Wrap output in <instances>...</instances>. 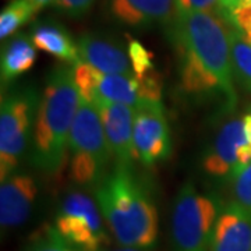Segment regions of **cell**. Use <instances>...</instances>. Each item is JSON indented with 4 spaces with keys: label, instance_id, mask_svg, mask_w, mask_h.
Masks as SVG:
<instances>
[{
    "label": "cell",
    "instance_id": "cell-22",
    "mask_svg": "<svg viewBox=\"0 0 251 251\" xmlns=\"http://www.w3.org/2000/svg\"><path fill=\"white\" fill-rule=\"evenodd\" d=\"M232 184L234 202L251 211V162L234 175Z\"/></svg>",
    "mask_w": 251,
    "mask_h": 251
},
{
    "label": "cell",
    "instance_id": "cell-7",
    "mask_svg": "<svg viewBox=\"0 0 251 251\" xmlns=\"http://www.w3.org/2000/svg\"><path fill=\"white\" fill-rule=\"evenodd\" d=\"M97 201L81 191L67 194L57 209L54 227L80 251H102L109 234Z\"/></svg>",
    "mask_w": 251,
    "mask_h": 251
},
{
    "label": "cell",
    "instance_id": "cell-10",
    "mask_svg": "<svg viewBox=\"0 0 251 251\" xmlns=\"http://www.w3.org/2000/svg\"><path fill=\"white\" fill-rule=\"evenodd\" d=\"M73 73L80 98L92 105L98 102H115L135 108L140 102L135 75L103 74L81 60L73 64Z\"/></svg>",
    "mask_w": 251,
    "mask_h": 251
},
{
    "label": "cell",
    "instance_id": "cell-2",
    "mask_svg": "<svg viewBox=\"0 0 251 251\" xmlns=\"http://www.w3.org/2000/svg\"><path fill=\"white\" fill-rule=\"evenodd\" d=\"M95 198L109 232L122 247L151 251L159 233L158 209L150 188L131 165L116 163L97 184Z\"/></svg>",
    "mask_w": 251,
    "mask_h": 251
},
{
    "label": "cell",
    "instance_id": "cell-5",
    "mask_svg": "<svg viewBox=\"0 0 251 251\" xmlns=\"http://www.w3.org/2000/svg\"><path fill=\"white\" fill-rule=\"evenodd\" d=\"M70 172L78 184H98L106 176L112 152L95 105L80 98L70 134Z\"/></svg>",
    "mask_w": 251,
    "mask_h": 251
},
{
    "label": "cell",
    "instance_id": "cell-28",
    "mask_svg": "<svg viewBox=\"0 0 251 251\" xmlns=\"http://www.w3.org/2000/svg\"><path fill=\"white\" fill-rule=\"evenodd\" d=\"M243 120H244V127H246V133H247V137H249V141L251 143V112L247 113Z\"/></svg>",
    "mask_w": 251,
    "mask_h": 251
},
{
    "label": "cell",
    "instance_id": "cell-14",
    "mask_svg": "<svg viewBox=\"0 0 251 251\" xmlns=\"http://www.w3.org/2000/svg\"><path fill=\"white\" fill-rule=\"evenodd\" d=\"M109 10L130 27L173 24L177 17L176 0H109Z\"/></svg>",
    "mask_w": 251,
    "mask_h": 251
},
{
    "label": "cell",
    "instance_id": "cell-27",
    "mask_svg": "<svg viewBox=\"0 0 251 251\" xmlns=\"http://www.w3.org/2000/svg\"><path fill=\"white\" fill-rule=\"evenodd\" d=\"M31 3V6L34 7L35 11H39L41 9H44L45 6H48L49 3H53L54 0H28Z\"/></svg>",
    "mask_w": 251,
    "mask_h": 251
},
{
    "label": "cell",
    "instance_id": "cell-16",
    "mask_svg": "<svg viewBox=\"0 0 251 251\" xmlns=\"http://www.w3.org/2000/svg\"><path fill=\"white\" fill-rule=\"evenodd\" d=\"M31 39L36 49L52 54L64 63L75 64L80 60L77 44L69 31L56 23H39L32 28Z\"/></svg>",
    "mask_w": 251,
    "mask_h": 251
},
{
    "label": "cell",
    "instance_id": "cell-26",
    "mask_svg": "<svg viewBox=\"0 0 251 251\" xmlns=\"http://www.w3.org/2000/svg\"><path fill=\"white\" fill-rule=\"evenodd\" d=\"M177 13L187 11H215L219 13L221 0H176Z\"/></svg>",
    "mask_w": 251,
    "mask_h": 251
},
{
    "label": "cell",
    "instance_id": "cell-8",
    "mask_svg": "<svg viewBox=\"0 0 251 251\" xmlns=\"http://www.w3.org/2000/svg\"><path fill=\"white\" fill-rule=\"evenodd\" d=\"M133 150L134 159L145 166H152L169 158L171 128L162 102H138L134 108Z\"/></svg>",
    "mask_w": 251,
    "mask_h": 251
},
{
    "label": "cell",
    "instance_id": "cell-13",
    "mask_svg": "<svg viewBox=\"0 0 251 251\" xmlns=\"http://www.w3.org/2000/svg\"><path fill=\"white\" fill-rule=\"evenodd\" d=\"M209 251H251V211L234 201L224 204Z\"/></svg>",
    "mask_w": 251,
    "mask_h": 251
},
{
    "label": "cell",
    "instance_id": "cell-23",
    "mask_svg": "<svg viewBox=\"0 0 251 251\" xmlns=\"http://www.w3.org/2000/svg\"><path fill=\"white\" fill-rule=\"evenodd\" d=\"M140 102H162V78L156 70L135 77Z\"/></svg>",
    "mask_w": 251,
    "mask_h": 251
},
{
    "label": "cell",
    "instance_id": "cell-20",
    "mask_svg": "<svg viewBox=\"0 0 251 251\" xmlns=\"http://www.w3.org/2000/svg\"><path fill=\"white\" fill-rule=\"evenodd\" d=\"M25 251H80L52 226H44L29 240Z\"/></svg>",
    "mask_w": 251,
    "mask_h": 251
},
{
    "label": "cell",
    "instance_id": "cell-6",
    "mask_svg": "<svg viewBox=\"0 0 251 251\" xmlns=\"http://www.w3.org/2000/svg\"><path fill=\"white\" fill-rule=\"evenodd\" d=\"M41 97L34 87L9 92L0 109V177L13 175L23 161L31 135H34Z\"/></svg>",
    "mask_w": 251,
    "mask_h": 251
},
{
    "label": "cell",
    "instance_id": "cell-15",
    "mask_svg": "<svg viewBox=\"0 0 251 251\" xmlns=\"http://www.w3.org/2000/svg\"><path fill=\"white\" fill-rule=\"evenodd\" d=\"M81 62L87 63L103 74L134 75L128 53L108 38L85 34L77 41Z\"/></svg>",
    "mask_w": 251,
    "mask_h": 251
},
{
    "label": "cell",
    "instance_id": "cell-29",
    "mask_svg": "<svg viewBox=\"0 0 251 251\" xmlns=\"http://www.w3.org/2000/svg\"><path fill=\"white\" fill-rule=\"evenodd\" d=\"M102 251H147V250H140V249H130V247H120L116 250H102Z\"/></svg>",
    "mask_w": 251,
    "mask_h": 251
},
{
    "label": "cell",
    "instance_id": "cell-3",
    "mask_svg": "<svg viewBox=\"0 0 251 251\" xmlns=\"http://www.w3.org/2000/svg\"><path fill=\"white\" fill-rule=\"evenodd\" d=\"M78 102L73 66L56 67L48 75L34 127L31 158L39 171L56 175L63 169Z\"/></svg>",
    "mask_w": 251,
    "mask_h": 251
},
{
    "label": "cell",
    "instance_id": "cell-21",
    "mask_svg": "<svg viewBox=\"0 0 251 251\" xmlns=\"http://www.w3.org/2000/svg\"><path fill=\"white\" fill-rule=\"evenodd\" d=\"M127 53L130 57V62L133 66V72L135 77H141L147 73L155 70L152 62V53L145 48V46L137 41V39H130L128 41V48Z\"/></svg>",
    "mask_w": 251,
    "mask_h": 251
},
{
    "label": "cell",
    "instance_id": "cell-11",
    "mask_svg": "<svg viewBox=\"0 0 251 251\" xmlns=\"http://www.w3.org/2000/svg\"><path fill=\"white\" fill-rule=\"evenodd\" d=\"M95 106L102 120L112 156L116 158V163L131 165L134 159V108L115 102H98Z\"/></svg>",
    "mask_w": 251,
    "mask_h": 251
},
{
    "label": "cell",
    "instance_id": "cell-4",
    "mask_svg": "<svg viewBox=\"0 0 251 251\" xmlns=\"http://www.w3.org/2000/svg\"><path fill=\"white\" fill-rule=\"evenodd\" d=\"M224 202L214 193H200L188 181L175 198L172 214L173 251H209Z\"/></svg>",
    "mask_w": 251,
    "mask_h": 251
},
{
    "label": "cell",
    "instance_id": "cell-24",
    "mask_svg": "<svg viewBox=\"0 0 251 251\" xmlns=\"http://www.w3.org/2000/svg\"><path fill=\"white\" fill-rule=\"evenodd\" d=\"M226 21L237 31H240L243 35L251 39V1H240L229 13Z\"/></svg>",
    "mask_w": 251,
    "mask_h": 251
},
{
    "label": "cell",
    "instance_id": "cell-12",
    "mask_svg": "<svg viewBox=\"0 0 251 251\" xmlns=\"http://www.w3.org/2000/svg\"><path fill=\"white\" fill-rule=\"evenodd\" d=\"M38 194V186L32 176L13 173L1 181L0 187V224L9 230L27 221Z\"/></svg>",
    "mask_w": 251,
    "mask_h": 251
},
{
    "label": "cell",
    "instance_id": "cell-17",
    "mask_svg": "<svg viewBox=\"0 0 251 251\" xmlns=\"http://www.w3.org/2000/svg\"><path fill=\"white\" fill-rule=\"evenodd\" d=\"M36 48L31 36L18 34L9 41L1 50V84H7L23 73L28 72L36 59Z\"/></svg>",
    "mask_w": 251,
    "mask_h": 251
},
{
    "label": "cell",
    "instance_id": "cell-19",
    "mask_svg": "<svg viewBox=\"0 0 251 251\" xmlns=\"http://www.w3.org/2000/svg\"><path fill=\"white\" fill-rule=\"evenodd\" d=\"M36 11L28 0H11L9 4L1 10L0 14V38L6 41V38L13 35L18 28L24 25Z\"/></svg>",
    "mask_w": 251,
    "mask_h": 251
},
{
    "label": "cell",
    "instance_id": "cell-9",
    "mask_svg": "<svg viewBox=\"0 0 251 251\" xmlns=\"http://www.w3.org/2000/svg\"><path fill=\"white\" fill-rule=\"evenodd\" d=\"M251 162V143L244 120L230 119L225 123L202 158L204 171L216 180H232Z\"/></svg>",
    "mask_w": 251,
    "mask_h": 251
},
{
    "label": "cell",
    "instance_id": "cell-1",
    "mask_svg": "<svg viewBox=\"0 0 251 251\" xmlns=\"http://www.w3.org/2000/svg\"><path fill=\"white\" fill-rule=\"evenodd\" d=\"M230 24L215 11L177 13L173 21L180 53V84L191 95H221L226 108L237 102L230 57Z\"/></svg>",
    "mask_w": 251,
    "mask_h": 251
},
{
    "label": "cell",
    "instance_id": "cell-30",
    "mask_svg": "<svg viewBox=\"0 0 251 251\" xmlns=\"http://www.w3.org/2000/svg\"><path fill=\"white\" fill-rule=\"evenodd\" d=\"M240 1H251V0H240Z\"/></svg>",
    "mask_w": 251,
    "mask_h": 251
},
{
    "label": "cell",
    "instance_id": "cell-18",
    "mask_svg": "<svg viewBox=\"0 0 251 251\" xmlns=\"http://www.w3.org/2000/svg\"><path fill=\"white\" fill-rule=\"evenodd\" d=\"M230 57L234 80L251 92V39L230 25Z\"/></svg>",
    "mask_w": 251,
    "mask_h": 251
},
{
    "label": "cell",
    "instance_id": "cell-25",
    "mask_svg": "<svg viewBox=\"0 0 251 251\" xmlns=\"http://www.w3.org/2000/svg\"><path fill=\"white\" fill-rule=\"evenodd\" d=\"M95 0H54V6L59 11L70 17H81L84 16Z\"/></svg>",
    "mask_w": 251,
    "mask_h": 251
}]
</instances>
